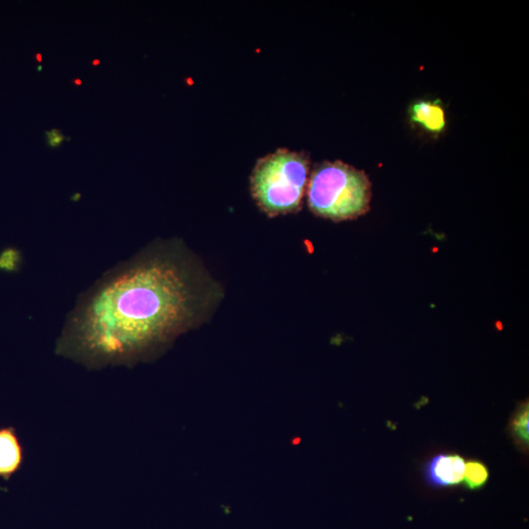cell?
<instances>
[{"mask_svg":"<svg viewBox=\"0 0 529 529\" xmlns=\"http://www.w3.org/2000/svg\"><path fill=\"white\" fill-rule=\"evenodd\" d=\"M305 154L279 149L260 159L251 176V190L258 206L268 216L296 213L309 183Z\"/></svg>","mask_w":529,"mask_h":529,"instance_id":"obj_3","label":"cell"},{"mask_svg":"<svg viewBox=\"0 0 529 529\" xmlns=\"http://www.w3.org/2000/svg\"><path fill=\"white\" fill-rule=\"evenodd\" d=\"M35 58L38 63L43 62V55L40 53H36Z\"/></svg>","mask_w":529,"mask_h":529,"instance_id":"obj_12","label":"cell"},{"mask_svg":"<svg viewBox=\"0 0 529 529\" xmlns=\"http://www.w3.org/2000/svg\"><path fill=\"white\" fill-rule=\"evenodd\" d=\"M489 472L486 466L478 461H470L466 463L463 482L470 490L478 489L486 484Z\"/></svg>","mask_w":529,"mask_h":529,"instance_id":"obj_8","label":"cell"},{"mask_svg":"<svg viewBox=\"0 0 529 529\" xmlns=\"http://www.w3.org/2000/svg\"><path fill=\"white\" fill-rule=\"evenodd\" d=\"M91 65H93V67L98 66V65H100V61H99L98 59H94L93 62H91Z\"/></svg>","mask_w":529,"mask_h":529,"instance_id":"obj_13","label":"cell"},{"mask_svg":"<svg viewBox=\"0 0 529 529\" xmlns=\"http://www.w3.org/2000/svg\"><path fill=\"white\" fill-rule=\"evenodd\" d=\"M528 404L526 403L516 410L511 422L512 436L516 439L518 445L523 448L528 447Z\"/></svg>","mask_w":529,"mask_h":529,"instance_id":"obj_7","label":"cell"},{"mask_svg":"<svg viewBox=\"0 0 529 529\" xmlns=\"http://www.w3.org/2000/svg\"><path fill=\"white\" fill-rule=\"evenodd\" d=\"M307 193L316 216L347 221L368 213L371 185L364 171L340 161L325 162L312 174Z\"/></svg>","mask_w":529,"mask_h":529,"instance_id":"obj_2","label":"cell"},{"mask_svg":"<svg viewBox=\"0 0 529 529\" xmlns=\"http://www.w3.org/2000/svg\"><path fill=\"white\" fill-rule=\"evenodd\" d=\"M25 450L14 427H0V478L9 482L20 472Z\"/></svg>","mask_w":529,"mask_h":529,"instance_id":"obj_5","label":"cell"},{"mask_svg":"<svg viewBox=\"0 0 529 529\" xmlns=\"http://www.w3.org/2000/svg\"><path fill=\"white\" fill-rule=\"evenodd\" d=\"M43 70V66H42V65H38V66L37 67V71L42 72Z\"/></svg>","mask_w":529,"mask_h":529,"instance_id":"obj_14","label":"cell"},{"mask_svg":"<svg viewBox=\"0 0 529 529\" xmlns=\"http://www.w3.org/2000/svg\"><path fill=\"white\" fill-rule=\"evenodd\" d=\"M47 146L52 149L59 148L64 141H71V137L62 134L61 130L52 129L45 130Z\"/></svg>","mask_w":529,"mask_h":529,"instance_id":"obj_10","label":"cell"},{"mask_svg":"<svg viewBox=\"0 0 529 529\" xmlns=\"http://www.w3.org/2000/svg\"><path fill=\"white\" fill-rule=\"evenodd\" d=\"M465 466L458 454H440L427 463L424 475L432 486H455L463 482Z\"/></svg>","mask_w":529,"mask_h":529,"instance_id":"obj_4","label":"cell"},{"mask_svg":"<svg viewBox=\"0 0 529 529\" xmlns=\"http://www.w3.org/2000/svg\"><path fill=\"white\" fill-rule=\"evenodd\" d=\"M201 286L182 248L162 244L103 275L79 298L56 353L91 369L151 358L200 319Z\"/></svg>","mask_w":529,"mask_h":529,"instance_id":"obj_1","label":"cell"},{"mask_svg":"<svg viewBox=\"0 0 529 529\" xmlns=\"http://www.w3.org/2000/svg\"><path fill=\"white\" fill-rule=\"evenodd\" d=\"M409 119L432 135H440L446 128V113L439 100H419L409 108Z\"/></svg>","mask_w":529,"mask_h":529,"instance_id":"obj_6","label":"cell"},{"mask_svg":"<svg viewBox=\"0 0 529 529\" xmlns=\"http://www.w3.org/2000/svg\"><path fill=\"white\" fill-rule=\"evenodd\" d=\"M72 83H73L75 86H81L82 84H83V81H82V79H73V81H72Z\"/></svg>","mask_w":529,"mask_h":529,"instance_id":"obj_11","label":"cell"},{"mask_svg":"<svg viewBox=\"0 0 529 529\" xmlns=\"http://www.w3.org/2000/svg\"><path fill=\"white\" fill-rule=\"evenodd\" d=\"M19 259H20V254L18 251L13 248L4 250L0 255V269L7 270V272L16 270L18 269Z\"/></svg>","mask_w":529,"mask_h":529,"instance_id":"obj_9","label":"cell"}]
</instances>
